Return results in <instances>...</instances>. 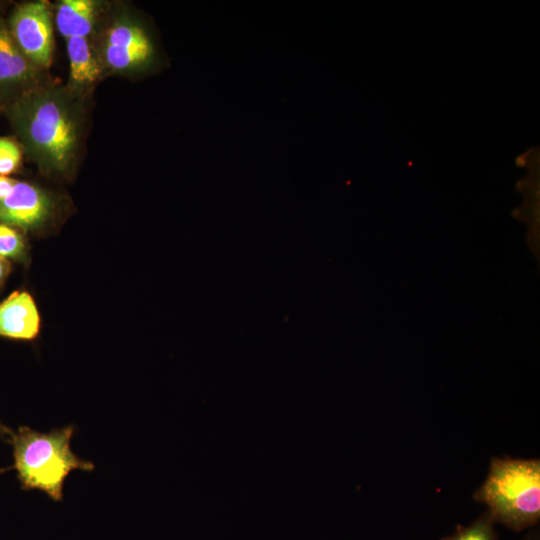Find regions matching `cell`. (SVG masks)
<instances>
[{"label": "cell", "instance_id": "4fadbf2b", "mask_svg": "<svg viewBox=\"0 0 540 540\" xmlns=\"http://www.w3.org/2000/svg\"><path fill=\"white\" fill-rule=\"evenodd\" d=\"M22 153L18 143L11 138L0 137V175L16 171L21 164Z\"/></svg>", "mask_w": 540, "mask_h": 540}, {"label": "cell", "instance_id": "9c48e42d", "mask_svg": "<svg viewBox=\"0 0 540 540\" xmlns=\"http://www.w3.org/2000/svg\"><path fill=\"white\" fill-rule=\"evenodd\" d=\"M96 4L91 0H64L56 11V24L63 37H87L94 26Z\"/></svg>", "mask_w": 540, "mask_h": 540}, {"label": "cell", "instance_id": "5b68a950", "mask_svg": "<svg viewBox=\"0 0 540 540\" xmlns=\"http://www.w3.org/2000/svg\"><path fill=\"white\" fill-rule=\"evenodd\" d=\"M9 30L21 52L34 66L48 67L51 64L54 39L46 2L19 5L12 13Z\"/></svg>", "mask_w": 540, "mask_h": 540}, {"label": "cell", "instance_id": "8fae6325", "mask_svg": "<svg viewBox=\"0 0 540 540\" xmlns=\"http://www.w3.org/2000/svg\"><path fill=\"white\" fill-rule=\"evenodd\" d=\"M25 255V242L20 233L0 223V257L20 259Z\"/></svg>", "mask_w": 540, "mask_h": 540}, {"label": "cell", "instance_id": "277c9868", "mask_svg": "<svg viewBox=\"0 0 540 540\" xmlns=\"http://www.w3.org/2000/svg\"><path fill=\"white\" fill-rule=\"evenodd\" d=\"M103 44L104 61L115 71L149 69L157 61V49L150 34L136 21L114 23Z\"/></svg>", "mask_w": 540, "mask_h": 540}, {"label": "cell", "instance_id": "8992f818", "mask_svg": "<svg viewBox=\"0 0 540 540\" xmlns=\"http://www.w3.org/2000/svg\"><path fill=\"white\" fill-rule=\"evenodd\" d=\"M52 202L38 187L16 181L10 194L0 201V223L23 229L41 226L49 217Z\"/></svg>", "mask_w": 540, "mask_h": 540}, {"label": "cell", "instance_id": "3957f363", "mask_svg": "<svg viewBox=\"0 0 540 540\" xmlns=\"http://www.w3.org/2000/svg\"><path fill=\"white\" fill-rule=\"evenodd\" d=\"M474 497L488 506L493 521L518 531L535 525L540 517L539 460L493 459Z\"/></svg>", "mask_w": 540, "mask_h": 540}, {"label": "cell", "instance_id": "7a4b0ae2", "mask_svg": "<svg viewBox=\"0 0 540 540\" xmlns=\"http://www.w3.org/2000/svg\"><path fill=\"white\" fill-rule=\"evenodd\" d=\"M4 430L13 447L14 467L24 489L41 490L51 499L61 501L64 481L73 470L90 472L95 468L71 450L72 425L48 433L29 427Z\"/></svg>", "mask_w": 540, "mask_h": 540}, {"label": "cell", "instance_id": "30bf717a", "mask_svg": "<svg viewBox=\"0 0 540 540\" xmlns=\"http://www.w3.org/2000/svg\"><path fill=\"white\" fill-rule=\"evenodd\" d=\"M67 53L70 62V79L76 86L94 82L99 76V66L86 37L67 40Z\"/></svg>", "mask_w": 540, "mask_h": 540}, {"label": "cell", "instance_id": "5bb4252c", "mask_svg": "<svg viewBox=\"0 0 540 540\" xmlns=\"http://www.w3.org/2000/svg\"><path fill=\"white\" fill-rule=\"evenodd\" d=\"M15 183L16 180L0 175V201L10 194Z\"/></svg>", "mask_w": 540, "mask_h": 540}, {"label": "cell", "instance_id": "52a82bcc", "mask_svg": "<svg viewBox=\"0 0 540 540\" xmlns=\"http://www.w3.org/2000/svg\"><path fill=\"white\" fill-rule=\"evenodd\" d=\"M39 331V312L29 293L14 292L0 304V336L32 340Z\"/></svg>", "mask_w": 540, "mask_h": 540}, {"label": "cell", "instance_id": "6da1fadb", "mask_svg": "<svg viewBox=\"0 0 540 540\" xmlns=\"http://www.w3.org/2000/svg\"><path fill=\"white\" fill-rule=\"evenodd\" d=\"M10 116L18 135L44 168L68 169L76 151L78 124L60 94L29 92L12 106Z\"/></svg>", "mask_w": 540, "mask_h": 540}, {"label": "cell", "instance_id": "9a60e30c", "mask_svg": "<svg viewBox=\"0 0 540 540\" xmlns=\"http://www.w3.org/2000/svg\"><path fill=\"white\" fill-rule=\"evenodd\" d=\"M8 271H9L8 264L5 262V260L2 257H0V284L3 282Z\"/></svg>", "mask_w": 540, "mask_h": 540}, {"label": "cell", "instance_id": "7c38bea8", "mask_svg": "<svg viewBox=\"0 0 540 540\" xmlns=\"http://www.w3.org/2000/svg\"><path fill=\"white\" fill-rule=\"evenodd\" d=\"M444 540H495L493 520L488 513Z\"/></svg>", "mask_w": 540, "mask_h": 540}, {"label": "cell", "instance_id": "ba28073f", "mask_svg": "<svg viewBox=\"0 0 540 540\" xmlns=\"http://www.w3.org/2000/svg\"><path fill=\"white\" fill-rule=\"evenodd\" d=\"M34 68L15 43L9 27L0 19V85L27 82L34 77Z\"/></svg>", "mask_w": 540, "mask_h": 540}]
</instances>
